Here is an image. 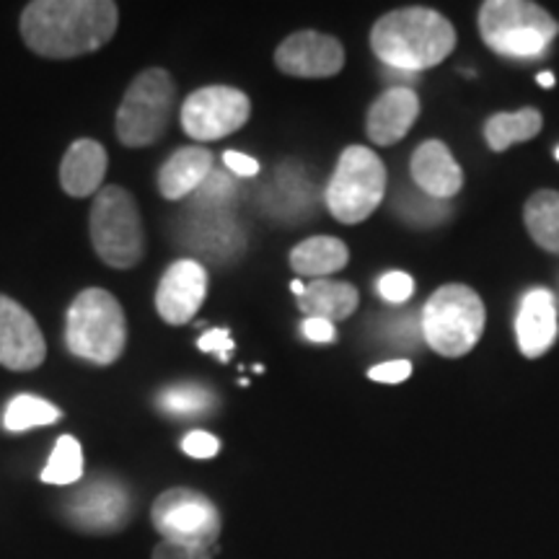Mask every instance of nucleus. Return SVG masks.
Wrapping results in <instances>:
<instances>
[{"label":"nucleus","mask_w":559,"mask_h":559,"mask_svg":"<svg viewBox=\"0 0 559 559\" xmlns=\"http://www.w3.org/2000/svg\"><path fill=\"white\" fill-rule=\"evenodd\" d=\"M120 9L111 0H34L21 13V37L34 55L73 60L115 37Z\"/></svg>","instance_id":"obj_1"},{"label":"nucleus","mask_w":559,"mask_h":559,"mask_svg":"<svg viewBox=\"0 0 559 559\" xmlns=\"http://www.w3.org/2000/svg\"><path fill=\"white\" fill-rule=\"evenodd\" d=\"M370 47L379 60L396 70H425L443 62L456 47V32L443 13L432 9H400L376 21Z\"/></svg>","instance_id":"obj_2"},{"label":"nucleus","mask_w":559,"mask_h":559,"mask_svg":"<svg viewBox=\"0 0 559 559\" xmlns=\"http://www.w3.org/2000/svg\"><path fill=\"white\" fill-rule=\"evenodd\" d=\"M66 345L75 358L111 366L128 345V319L120 300L104 288H86L75 296L66 319Z\"/></svg>","instance_id":"obj_3"},{"label":"nucleus","mask_w":559,"mask_h":559,"mask_svg":"<svg viewBox=\"0 0 559 559\" xmlns=\"http://www.w3.org/2000/svg\"><path fill=\"white\" fill-rule=\"evenodd\" d=\"M479 32L489 50L528 60L544 55L559 34V24L528 0H489L479 11Z\"/></svg>","instance_id":"obj_4"},{"label":"nucleus","mask_w":559,"mask_h":559,"mask_svg":"<svg viewBox=\"0 0 559 559\" xmlns=\"http://www.w3.org/2000/svg\"><path fill=\"white\" fill-rule=\"evenodd\" d=\"M88 230L96 257L109 267L130 270L143 260V221L135 198L122 187H102L91 205Z\"/></svg>","instance_id":"obj_5"},{"label":"nucleus","mask_w":559,"mask_h":559,"mask_svg":"<svg viewBox=\"0 0 559 559\" xmlns=\"http://www.w3.org/2000/svg\"><path fill=\"white\" fill-rule=\"evenodd\" d=\"M481 332H485V304L469 285H443L425 304V342L445 358H461L477 347Z\"/></svg>","instance_id":"obj_6"},{"label":"nucleus","mask_w":559,"mask_h":559,"mask_svg":"<svg viewBox=\"0 0 559 559\" xmlns=\"http://www.w3.org/2000/svg\"><path fill=\"white\" fill-rule=\"evenodd\" d=\"M177 86L164 68H148L135 75L117 109V138L128 148L158 143L169 128Z\"/></svg>","instance_id":"obj_7"},{"label":"nucleus","mask_w":559,"mask_h":559,"mask_svg":"<svg viewBox=\"0 0 559 559\" xmlns=\"http://www.w3.org/2000/svg\"><path fill=\"white\" fill-rule=\"evenodd\" d=\"M386 194V169L373 151L349 145L326 187V207L345 226H355L373 215Z\"/></svg>","instance_id":"obj_8"},{"label":"nucleus","mask_w":559,"mask_h":559,"mask_svg":"<svg viewBox=\"0 0 559 559\" xmlns=\"http://www.w3.org/2000/svg\"><path fill=\"white\" fill-rule=\"evenodd\" d=\"M151 523L164 542L213 549L223 521L215 502L192 487H171L151 506Z\"/></svg>","instance_id":"obj_9"},{"label":"nucleus","mask_w":559,"mask_h":559,"mask_svg":"<svg viewBox=\"0 0 559 559\" xmlns=\"http://www.w3.org/2000/svg\"><path fill=\"white\" fill-rule=\"evenodd\" d=\"M251 117L249 96L230 86L192 91L181 107V128L192 140H221L241 130Z\"/></svg>","instance_id":"obj_10"},{"label":"nucleus","mask_w":559,"mask_h":559,"mask_svg":"<svg viewBox=\"0 0 559 559\" xmlns=\"http://www.w3.org/2000/svg\"><path fill=\"white\" fill-rule=\"evenodd\" d=\"M132 500L122 481L102 477L83 485L66 502V519L83 534H117L130 523Z\"/></svg>","instance_id":"obj_11"},{"label":"nucleus","mask_w":559,"mask_h":559,"mask_svg":"<svg viewBox=\"0 0 559 559\" xmlns=\"http://www.w3.org/2000/svg\"><path fill=\"white\" fill-rule=\"evenodd\" d=\"M275 66L293 79H332L345 68V47L321 32H296L275 50Z\"/></svg>","instance_id":"obj_12"},{"label":"nucleus","mask_w":559,"mask_h":559,"mask_svg":"<svg viewBox=\"0 0 559 559\" xmlns=\"http://www.w3.org/2000/svg\"><path fill=\"white\" fill-rule=\"evenodd\" d=\"M47 358V342L39 324L19 300L0 293V366L34 370Z\"/></svg>","instance_id":"obj_13"},{"label":"nucleus","mask_w":559,"mask_h":559,"mask_svg":"<svg viewBox=\"0 0 559 559\" xmlns=\"http://www.w3.org/2000/svg\"><path fill=\"white\" fill-rule=\"evenodd\" d=\"M207 298V272L194 260H177L160 277L156 290L158 317L171 326L194 319Z\"/></svg>","instance_id":"obj_14"},{"label":"nucleus","mask_w":559,"mask_h":559,"mask_svg":"<svg viewBox=\"0 0 559 559\" xmlns=\"http://www.w3.org/2000/svg\"><path fill=\"white\" fill-rule=\"evenodd\" d=\"M557 309L555 296L549 290H528L521 300L519 319H515V334H519L521 353L526 358H539L557 340Z\"/></svg>","instance_id":"obj_15"},{"label":"nucleus","mask_w":559,"mask_h":559,"mask_svg":"<svg viewBox=\"0 0 559 559\" xmlns=\"http://www.w3.org/2000/svg\"><path fill=\"white\" fill-rule=\"evenodd\" d=\"M409 169L419 190L436 200L456 198L461 185H464V171L440 140H428V143L419 145L412 156Z\"/></svg>","instance_id":"obj_16"},{"label":"nucleus","mask_w":559,"mask_h":559,"mask_svg":"<svg viewBox=\"0 0 559 559\" xmlns=\"http://www.w3.org/2000/svg\"><path fill=\"white\" fill-rule=\"evenodd\" d=\"M107 164L109 158L102 143H96L91 138L75 140L66 151V158L60 164V187L75 200L99 194L104 174H107Z\"/></svg>","instance_id":"obj_17"},{"label":"nucleus","mask_w":559,"mask_h":559,"mask_svg":"<svg viewBox=\"0 0 559 559\" xmlns=\"http://www.w3.org/2000/svg\"><path fill=\"white\" fill-rule=\"evenodd\" d=\"M419 99L407 86L389 88L368 111V138L376 145H394L407 135L412 124L417 122Z\"/></svg>","instance_id":"obj_18"},{"label":"nucleus","mask_w":559,"mask_h":559,"mask_svg":"<svg viewBox=\"0 0 559 559\" xmlns=\"http://www.w3.org/2000/svg\"><path fill=\"white\" fill-rule=\"evenodd\" d=\"M213 171V156L200 145H187V148L174 151L169 160L158 171V192L166 200H185L198 192L202 181Z\"/></svg>","instance_id":"obj_19"},{"label":"nucleus","mask_w":559,"mask_h":559,"mask_svg":"<svg viewBox=\"0 0 559 559\" xmlns=\"http://www.w3.org/2000/svg\"><path fill=\"white\" fill-rule=\"evenodd\" d=\"M360 296L349 283H337V280H311L306 285V293L298 298V309L304 311L306 319L321 321H342L353 317L358 309Z\"/></svg>","instance_id":"obj_20"},{"label":"nucleus","mask_w":559,"mask_h":559,"mask_svg":"<svg viewBox=\"0 0 559 559\" xmlns=\"http://www.w3.org/2000/svg\"><path fill=\"white\" fill-rule=\"evenodd\" d=\"M347 262L349 251L334 236H311L290 251V267L300 277H330L334 272L345 270Z\"/></svg>","instance_id":"obj_21"},{"label":"nucleus","mask_w":559,"mask_h":559,"mask_svg":"<svg viewBox=\"0 0 559 559\" xmlns=\"http://www.w3.org/2000/svg\"><path fill=\"white\" fill-rule=\"evenodd\" d=\"M542 111L536 109H521V111H502V115L489 117L485 124V138L487 145L492 151H508L510 145L526 143L534 135H539L542 130Z\"/></svg>","instance_id":"obj_22"},{"label":"nucleus","mask_w":559,"mask_h":559,"mask_svg":"<svg viewBox=\"0 0 559 559\" xmlns=\"http://www.w3.org/2000/svg\"><path fill=\"white\" fill-rule=\"evenodd\" d=\"M523 218H526L531 239L551 254H559V192L544 190L531 194Z\"/></svg>","instance_id":"obj_23"},{"label":"nucleus","mask_w":559,"mask_h":559,"mask_svg":"<svg viewBox=\"0 0 559 559\" xmlns=\"http://www.w3.org/2000/svg\"><path fill=\"white\" fill-rule=\"evenodd\" d=\"M60 417L62 412L47 400H39V396L32 394H19L5 407L3 425L11 432H26L34 428H47V425L58 423Z\"/></svg>","instance_id":"obj_24"},{"label":"nucleus","mask_w":559,"mask_h":559,"mask_svg":"<svg viewBox=\"0 0 559 559\" xmlns=\"http://www.w3.org/2000/svg\"><path fill=\"white\" fill-rule=\"evenodd\" d=\"M83 477V449L73 436H62L55 443L50 461L41 469V481L55 487H68Z\"/></svg>","instance_id":"obj_25"},{"label":"nucleus","mask_w":559,"mask_h":559,"mask_svg":"<svg viewBox=\"0 0 559 559\" xmlns=\"http://www.w3.org/2000/svg\"><path fill=\"white\" fill-rule=\"evenodd\" d=\"M213 404V391L205 386H194V383H177V386L164 389L158 394V407L177 417L202 415V412H207Z\"/></svg>","instance_id":"obj_26"},{"label":"nucleus","mask_w":559,"mask_h":559,"mask_svg":"<svg viewBox=\"0 0 559 559\" xmlns=\"http://www.w3.org/2000/svg\"><path fill=\"white\" fill-rule=\"evenodd\" d=\"M379 293L383 300L389 304H404V300L412 298L415 293V280H412L407 272H386L379 280Z\"/></svg>","instance_id":"obj_27"},{"label":"nucleus","mask_w":559,"mask_h":559,"mask_svg":"<svg viewBox=\"0 0 559 559\" xmlns=\"http://www.w3.org/2000/svg\"><path fill=\"white\" fill-rule=\"evenodd\" d=\"M181 451L192 459H213L221 451V440L213 432L192 430L181 438Z\"/></svg>","instance_id":"obj_28"},{"label":"nucleus","mask_w":559,"mask_h":559,"mask_svg":"<svg viewBox=\"0 0 559 559\" xmlns=\"http://www.w3.org/2000/svg\"><path fill=\"white\" fill-rule=\"evenodd\" d=\"M215 547H187V544H174L160 539L153 549V559H213Z\"/></svg>","instance_id":"obj_29"},{"label":"nucleus","mask_w":559,"mask_h":559,"mask_svg":"<svg viewBox=\"0 0 559 559\" xmlns=\"http://www.w3.org/2000/svg\"><path fill=\"white\" fill-rule=\"evenodd\" d=\"M409 373H412L409 360H389V362H381V366L370 368L368 379L379 383H402L409 379Z\"/></svg>","instance_id":"obj_30"},{"label":"nucleus","mask_w":559,"mask_h":559,"mask_svg":"<svg viewBox=\"0 0 559 559\" xmlns=\"http://www.w3.org/2000/svg\"><path fill=\"white\" fill-rule=\"evenodd\" d=\"M198 347L202 353H218L221 362H228L230 353H234V342H230V332L228 330H210L200 337Z\"/></svg>","instance_id":"obj_31"},{"label":"nucleus","mask_w":559,"mask_h":559,"mask_svg":"<svg viewBox=\"0 0 559 559\" xmlns=\"http://www.w3.org/2000/svg\"><path fill=\"white\" fill-rule=\"evenodd\" d=\"M223 164L228 166L230 171L236 174V177H257L260 174V164H257L254 158L247 156V153H239V151H226L223 153Z\"/></svg>","instance_id":"obj_32"},{"label":"nucleus","mask_w":559,"mask_h":559,"mask_svg":"<svg viewBox=\"0 0 559 559\" xmlns=\"http://www.w3.org/2000/svg\"><path fill=\"white\" fill-rule=\"evenodd\" d=\"M304 337L317 342V345H330V342L337 340V330L330 321L321 319H306L304 321Z\"/></svg>","instance_id":"obj_33"},{"label":"nucleus","mask_w":559,"mask_h":559,"mask_svg":"<svg viewBox=\"0 0 559 559\" xmlns=\"http://www.w3.org/2000/svg\"><path fill=\"white\" fill-rule=\"evenodd\" d=\"M536 81H539V86H544V88L555 86V75H551L549 70H544V73H539V79H536Z\"/></svg>","instance_id":"obj_34"},{"label":"nucleus","mask_w":559,"mask_h":559,"mask_svg":"<svg viewBox=\"0 0 559 559\" xmlns=\"http://www.w3.org/2000/svg\"><path fill=\"white\" fill-rule=\"evenodd\" d=\"M290 290L296 293V296L300 298V296H304V293H306V285L300 283V280H293V283H290Z\"/></svg>","instance_id":"obj_35"},{"label":"nucleus","mask_w":559,"mask_h":559,"mask_svg":"<svg viewBox=\"0 0 559 559\" xmlns=\"http://www.w3.org/2000/svg\"><path fill=\"white\" fill-rule=\"evenodd\" d=\"M555 158H557V160H559V148H557V151H555Z\"/></svg>","instance_id":"obj_36"}]
</instances>
